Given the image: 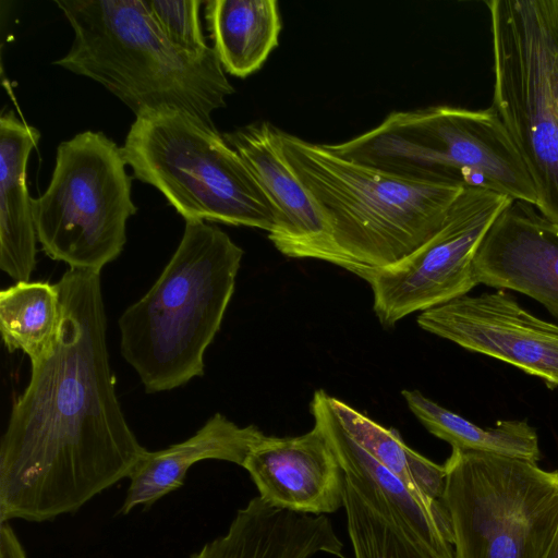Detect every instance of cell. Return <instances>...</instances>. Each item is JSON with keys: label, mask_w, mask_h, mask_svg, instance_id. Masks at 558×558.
Wrapping results in <instances>:
<instances>
[{"label": "cell", "mask_w": 558, "mask_h": 558, "mask_svg": "<svg viewBox=\"0 0 558 558\" xmlns=\"http://www.w3.org/2000/svg\"><path fill=\"white\" fill-rule=\"evenodd\" d=\"M57 286L58 340L31 362L0 441V523L74 513L147 452L116 393L100 271L69 268Z\"/></svg>", "instance_id": "obj_1"}, {"label": "cell", "mask_w": 558, "mask_h": 558, "mask_svg": "<svg viewBox=\"0 0 558 558\" xmlns=\"http://www.w3.org/2000/svg\"><path fill=\"white\" fill-rule=\"evenodd\" d=\"M74 31L53 61L101 84L135 117L177 109L215 126L211 113L234 93L213 47L199 54L175 48L143 0H54Z\"/></svg>", "instance_id": "obj_2"}, {"label": "cell", "mask_w": 558, "mask_h": 558, "mask_svg": "<svg viewBox=\"0 0 558 558\" xmlns=\"http://www.w3.org/2000/svg\"><path fill=\"white\" fill-rule=\"evenodd\" d=\"M243 250L220 228L185 221L151 288L120 316V350L147 393L204 374V354L232 298Z\"/></svg>", "instance_id": "obj_3"}, {"label": "cell", "mask_w": 558, "mask_h": 558, "mask_svg": "<svg viewBox=\"0 0 558 558\" xmlns=\"http://www.w3.org/2000/svg\"><path fill=\"white\" fill-rule=\"evenodd\" d=\"M280 137L286 160L353 274L396 264L421 247L464 190L403 179L282 130Z\"/></svg>", "instance_id": "obj_4"}, {"label": "cell", "mask_w": 558, "mask_h": 558, "mask_svg": "<svg viewBox=\"0 0 558 558\" xmlns=\"http://www.w3.org/2000/svg\"><path fill=\"white\" fill-rule=\"evenodd\" d=\"M327 147L403 179L481 187L537 205L530 173L492 106L393 111L372 130Z\"/></svg>", "instance_id": "obj_5"}, {"label": "cell", "mask_w": 558, "mask_h": 558, "mask_svg": "<svg viewBox=\"0 0 558 558\" xmlns=\"http://www.w3.org/2000/svg\"><path fill=\"white\" fill-rule=\"evenodd\" d=\"M134 177L155 186L185 221L271 232L277 210L215 126L177 109L135 117L121 147Z\"/></svg>", "instance_id": "obj_6"}, {"label": "cell", "mask_w": 558, "mask_h": 558, "mask_svg": "<svg viewBox=\"0 0 558 558\" xmlns=\"http://www.w3.org/2000/svg\"><path fill=\"white\" fill-rule=\"evenodd\" d=\"M441 504L454 558H545L558 532V471L452 449Z\"/></svg>", "instance_id": "obj_7"}, {"label": "cell", "mask_w": 558, "mask_h": 558, "mask_svg": "<svg viewBox=\"0 0 558 558\" xmlns=\"http://www.w3.org/2000/svg\"><path fill=\"white\" fill-rule=\"evenodd\" d=\"M125 166L121 147L102 132L59 144L49 185L33 199L37 241L49 258L101 272L119 257L137 211Z\"/></svg>", "instance_id": "obj_8"}, {"label": "cell", "mask_w": 558, "mask_h": 558, "mask_svg": "<svg viewBox=\"0 0 558 558\" xmlns=\"http://www.w3.org/2000/svg\"><path fill=\"white\" fill-rule=\"evenodd\" d=\"M492 107L537 193L536 209L558 223V104L551 92L541 0H489Z\"/></svg>", "instance_id": "obj_9"}, {"label": "cell", "mask_w": 558, "mask_h": 558, "mask_svg": "<svg viewBox=\"0 0 558 558\" xmlns=\"http://www.w3.org/2000/svg\"><path fill=\"white\" fill-rule=\"evenodd\" d=\"M512 201L490 190L464 187L441 228L421 247L396 264L355 271L373 291L379 322L390 327L468 294L476 286L472 263L477 247Z\"/></svg>", "instance_id": "obj_10"}, {"label": "cell", "mask_w": 558, "mask_h": 558, "mask_svg": "<svg viewBox=\"0 0 558 558\" xmlns=\"http://www.w3.org/2000/svg\"><path fill=\"white\" fill-rule=\"evenodd\" d=\"M417 324L558 387V325L531 314L506 290L461 295L421 312Z\"/></svg>", "instance_id": "obj_11"}, {"label": "cell", "mask_w": 558, "mask_h": 558, "mask_svg": "<svg viewBox=\"0 0 558 558\" xmlns=\"http://www.w3.org/2000/svg\"><path fill=\"white\" fill-rule=\"evenodd\" d=\"M223 138L247 163L277 210L268 233L275 247L288 257L320 259L351 271L329 225L286 160L280 129L257 121L225 133Z\"/></svg>", "instance_id": "obj_12"}, {"label": "cell", "mask_w": 558, "mask_h": 558, "mask_svg": "<svg viewBox=\"0 0 558 558\" xmlns=\"http://www.w3.org/2000/svg\"><path fill=\"white\" fill-rule=\"evenodd\" d=\"M477 284L525 294L558 319V223L522 201L495 219L472 263Z\"/></svg>", "instance_id": "obj_13"}, {"label": "cell", "mask_w": 558, "mask_h": 558, "mask_svg": "<svg viewBox=\"0 0 558 558\" xmlns=\"http://www.w3.org/2000/svg\"><path fill=\"white\" fill-rule=\"evenodd\" d=\"M244 468L258 496L277 508L328 514L343 507L344 473L322 427L299 436H266L248 453Z\"/></svg>", "instance_id": "obj_14"}, {"label": "cell", "mask_w": 558, "mask_h": 558, "mask_svg": "<svg viewBox=\"0 0 558 558\" xmlns=\"http://www.w3.org/2000/svg\"><path fill=\"white\" fill-rule=\"evenodd\" d=\"M311 411L353 489L369 505L390 512L407 532L440 558H454L449 518L441 501L411 488L353 440L337 420L327 392L315 391Z\"/></svg>", "instance_id": "obj_15"}, {"label": "cell", "mask_w": 558, "mask_h": 558, "mask_svg": "<svg viewBox=\"0 0 558 558\" xmlns=\"http://www.w3.org/2000/svg\"><path fill=\"white\" fill-rule=\"evenodd\" d=\"M342 549L326 514L277 508L256 496L236 511L226 534L190 558H311L317 553L341 557Z\"/></svg>", "instance_id": "obj_16"}, {"label": "cell", "mask_w": 558, "mask_h": 558, "mask_svg": "<svg viewBox=\"0 0 558 558\" xmlns=\"http://www.w3.org/2000/svg\"><path fill=\"white\" fill-rule=\"evenodd\" d=\"M264 437L255 425L239 426L221 413L214 414L187 439L161 450H147L129 477L130 485L118 513L128 514L136 507L149 509L181 488L190 468L203 460H222L242 466Z\"/></svg>", "instance_id": "obj_17"}, {"label": "cell", "mask_w": 558, "mask_h": 558, "mask_svg": "<svg viewBox=\"0 0 558 558\" xmlns=\"http://www.w3.org/2000/svg\"><path fill=\"white\" fill-rule=\"evenodd\" d=\"M39 131L14 111L0 118V268L13 280L29 281L36 267L37 234L27 161Z\"/></svg>", "instance_id": "obj_18"}, {"label": "cell", "mask_w": 558, "mask_h": 558, "mask_svg": "<svg viewBox=\"0 0 558 558\" xmlns=\"http://www.w3.org/2000/svg\"><path fill=\"white\" fill-rule=\"evenodd\" d=\"M205 16L222 69L246 77L277 47L281 19L276 0H210Z\"/></svg>", "instance_id": "obj_19"}, {"label": "cell", "mask_w": 558, "mask_h": 558, "mask_svg": "<svg viewBox=\"0 0 558 558\" xmlns=\"http://www.w3.org/2000/svg\"><path fill=\"white\" fill-rule=\"evenodd\" d=\"M411 412L434 436L452 449L521 459L538 463V436L526 421L505 420L492 427L480 425L451 412L423 396L418 390H403Z\"/></svg>", "instance_id": "obj_20"}, {"label": "cell", "mask_w": 558, "mask_h": 558, "mask_svg": "<svg viewBox=\"0 0 558 558\" xmlns=\"http://www.w3.org/2000/svg\"><path fill=\"white\" fill-rule=\"evenodd\" d=\"M62 319L57 283L17 281L0 291V330L5 348L35 362L53 349Z\"/></svg>", "instance_id": "obj_21"}, {"label": "cell", "mask_w": 558, "mask_h": 558, "mask_svg": "<svg viewBox=\"0 0 558 558\" xmlns=\"http://www.w3.org/2000/svg\"><path fill=\"white\" fill-rule=\"evenodd\" d=\"M329 404L344 432L414 490L441 499L446 471L411 449L395 429L386 428L351 405L328 395Z\"/></svg>", "instance_id": "obj_22"}, {"label": "cell", "mask_w": 558, "mask_h": 558, "mask_svg": "<svg viewBox=\"0 0 558 558\" xmlns=\"http://www.w3.org/2000/svg\"><path fill=\"white\" fill-rule=\"evenodd\" d=\"M343 507L354 558H440L345 481Z\"/></svg>", "instance_id": "obj_23"}, {"label": "cell", "mask_w": 558, "mask_h": 558, "mask_svg": "<svg viewBox=\"0 0 558 558\" xmlns=\"http://www.w3.org/2000/svg\"><path fill=\"white\" fill-rule=\"evenodd\" d=\"M160 31L178 49L199 54L206 45L199 20V0H143Z\"/></svg>", "instance_id": "obj_24"}, {"label": "cell", "mask_w": 558, "mask_h": 558, "mask_svg": "<svg viewBox=\"0 0 558 558\" xmlns=\"http://www.w3.org/2000/svg\"><path fill=\"white\" fill-rule=\"evenodd\" d=\"M544 23L548 75L558 104V0H541Z\"/></svg>", "instance_id": "obj_25"}, {"label": "cell", "mask_w": 558, "mask_h": 558, "mask_svg": "<svg viewBox=\"0 0 558 558\" xmlns=\"http://www.w3.org/2000/svg\"><path fill=\"white\" fill-rule=\"evenodd\" d=\"M545 558H558V532Z\"/></svg>", "instance_id": "obj_26"}]
</instances>
